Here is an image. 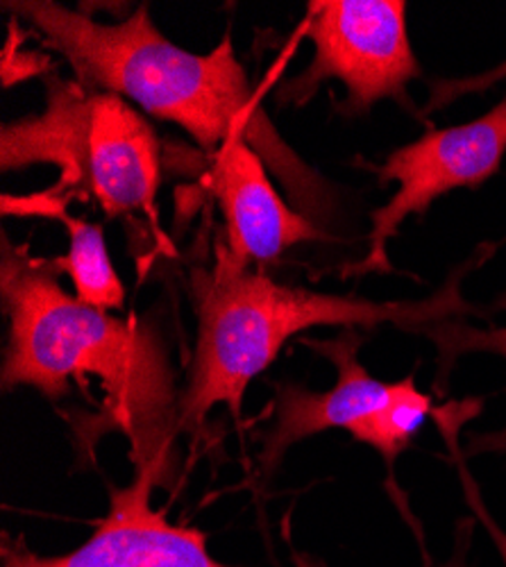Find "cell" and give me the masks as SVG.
I'll return each instance as SVG.
<instances>
[{
	"label": "cell",
	"mask_w": 506,
	"mask_h": 567,
	"mask_svg": "<svg viewBox=\"0 0 506 567\" xmlns=\"http://www.w3.org/2000/svg\"><path fill=\"white\" fill-rule=\"evenodd\" d=\"M53 259L3 234L0 300L10 320L3 354V391L30 386L45 400L69 395L71 382H101V413L66 417L78 447L91 454L96 443L118 432L130 443L136 475L155 488L175 491L182 477V413L177 377L155 318H116L82 305L60 287Z\"/></svg>",
	"instance_id": "cell-1"
},
{
	"label": "cell",
	"mask_w": 506,
	"mask_h": 567,
	"mask_svg": "<svg viewBox=\"0 0 506 567\" xmlns=\"http://www.w3.org/2000/svg\"><path fill=\"white\" fill-rule=\"evenodd\" d=\"M3 8L66 58L75 80L175 123L203 153L211 155L244 138L282 184L289 203L318 227L330 225L337 212L334 186L275 130L229 34L211 53L196 55L157 30L148 6L118 23L96 21L53 0H6Z\"/></svg>",
	"instance_id": "cell-2"
},
{
	"label": "cell",
	"mask_w": 506,
	"mask_h": 567,
	"mask_svg": "<svg viewBox=\"0 0 506 567\" xmlns=\"http://www.w3.org/2000/svg\"><path fill=\"white\" fill-rule=\"evenodd\" d=\"M495 246H482L456 266L443 287L425 300L373 302L354 296L316 293L239 264L223 239L214 241L211 266H192L189 287L196 311V348L182 389V432L194 443L216 406L241 417L244 395L257 374L268 370L289 339L311 327L378 329L393 324L419 334L423 327L462 320L477 309L464 298L462 279L482 266Z\"/></svg>",
	"instance_id": "cell-3"
},
{
	"label": "cell",
	"mask_w": 506,
	"mask_h": 567,
	"mask_svg": "<svg viewBox=\"0 0 506 567\" xmlns=\"http://www.w3.org/2000/svg\"><path fill=\"white\" fill-rule=\"evenodd\" d=\"M45 107L0 127V168L51 164L53 186L32 196H3L6 216H37L71 200L96 203L110 218L155 220L162 186V144L153 125L116 93L49 75Z\"/></svg>",
	"instance_id": "cell-4"
},
{
	"label": "cell",
	"mask_w": 506,
	"mask_h": 567,
	"mask_svg": "<svg viewBox=\"0 0 506 567\" xmlns=\"http://www.w3.org/2000/svg\"><path fill=\"white\" fill-rule=\"evenodd\" d=\"M302 343L334 363L337 384L323 393L278 384L270 427L261 436V482L272 477L296 443L330 430H345L393 465L423 430L425 420L438 413L434 398L419 389L413 374L386 384L363 368L359 329H343L341 337L330 341L302 339Z\"/></svg>",
	"instance_id": "cell-5"
},
{
	"label": "cell",
	"mask_w": 506,
	"mask_h": 567,
	"mask_svg": "<svg viewBox=\"0 0 506 567\" xmlns=\"http://www.w3.org/2000/svg\"><path fill=\"white\" fill-rule=\"evenodd\" d=\"M304 37L313 43L311 64L278 86L280 105L309 103L320 84L345 86L343 116H363L382 101L411 110L406 86L421 78V64L406 32L402 0H311Z\"/></svg>",
	"instance_id": "cell-6"
},
{
	"label": "cell",
	"mask_w": 506,
	"mask_h": 567,
	"mask_svg": "<svg viewBox=\"0 0 506 567\" xmlns=\"http://www.w3.org/2000/svg\"><path fill=\"white\" fill-rule=\"evenodd\" d=\"M506 157V99L473 123L430 130L393 151L375 168L380 184L395 182L393 198L371 214L368 255L345 268V275L391 272L386 246L409 216H423L434 200L456 188H479Z\"/></svg>",
	"instance_id": "cell-7"
},
{
	"label": "cell",
	"mask_w": 506,
	"mask_h": 567,
	"mask_svg": "<svg viewBox=\"0 0 506 567\" xmlns=\"http://www.w3.org/2000/svg\"><path fill=\"white\" fill-rule=\"evenodd\" d=\"M155 484L136 475L125 488L110 491V511L84 545L64 556H39L3 536V567H229L207 549L200 529L171 525L151 506Z\"/></svg>",
	"instance_id": "cell-8"
},
{
	"label": "cell",
	"mask_w": 506,
	"mask_h": 567,
	"mask_svg": "<svg viewBox=\"0 0 506 567\" xmlns=\"http://www.w3.org/2000/svg\"><path fill=\"white\" fill-rule=\"evenodd\" d=\"M203 188L225 220V246L239 264L261 266L300 244L326 241L328 231L287 203L268 177L266 162L235 138L203 153Z\"/></svg>",
	"instance_id": "cell-9"
},
{
	"label": "cell",
	"mask_w": 506,
	"mask_h": 567,
	"mask_svg": "<svg viewBox=\"0 0 506 567\" xmlns=\"http://www.w3.org/2000/svg\"><path fill=\"white\" fill-rule=\"evenodd\" d=\"M37 216L60 220L69 234V252L53 264L73 281L75 298L103 311L123 309L125 287L114 270L103 225L75 218L66 207H45Z\"/></svg>",
	"instance_id": "cell-10"
},
{
	"label": "cell",
	"mask_w": 506,
	"mask_h": 567,
	"mask_svg": "<svg viewBox=\"0 0 506 567\" xmlns=\"http://www.w3.org/2000/svg\"><path fill=\"white\" fill-rule=\"evenodd\" d=\"M495 309L506 311V291L495 300ZM419 334L427 337L436 346L441 377H445L450 368L464 354L490 352L506 359V327L477 329L473 324H466L464 320H443L423 327Z\"/></svg>",
	"instance_id": "cell-11"
},
{
	"label": "cell",
	"mask_w": 506,
	"mask_h": 567,
	"mask_svg": "<svg viewBox=\"0 0 506 567\" xmlns=\"http://www.w3.org/2000/svg\"><path fill=\"white\" fill-rule=\"evenodd\" d=\"M23 32L19 21L14 19L8 28V41H6V49H3V71H0V78H3V86H12L32 78H49V69H51V60L34 53V51H23L21 43H23Z\"/></svg>",
	"instance_id": "cell-12"
},
{
	"label": "cell",
	"mask_w": 506,
	"mask_h": 567,
	"mask_svg": "<svg viewBox=\"0 0 506 567\" xmlns=\"http://www.w3.org/2000/svg\"><path fill=\"white\" fill-rule=\"evenodd\" d=\"M506 80V60L493 69H488L486 73L479 75H471V78H458V80H434L430 84V101L427 105L421 110L423 116L438 112L452 103H456L458 99L468 96V93H479L486 91L499 82Z\"/></svg>",
	"instance_id": "cell-13"
},
{
	"label": "cell",
	"mask_w": 506,
	"mask_h": 567,
	"mask_svg": "<svg viewBox=\"0 0 506 567\" xmlns=\"http://www.w3.org/2000/svg\"><path fill=\"white\" fill-rule=\"evenodd\" d=\"M462 475H464V482H466V495H468V502L473 504V508L477 511V515H479V519L484 523V527L490 532V538H493V543H495V547H497V551H499V556H502V560H504V565H506V534L493 523L490 519V515H488V511L484 508V504L479 502V495H477V491L473 488V484L468 482L471 477L466 475V470H462Z\"/></svg>",
	"instance_id": "cell-14"
},
{
	"label": "cell",
	"mask_w": 506,
	"mask_h": 567,
	"mask_svg": "<svg viewBox=\"0 0 506 567\" xmlns=\"http://www.w3.org/2000/svg\"><path fill=\"white\" fill-rule=\"evenodd\" d=\"M504 454L506 456V427L488 434H473L466 445V454Z\"/></svg>",
	"instance_id": "cell-15"
}]
</instances>
